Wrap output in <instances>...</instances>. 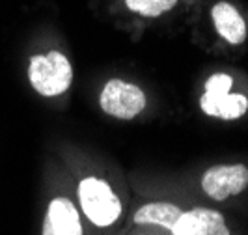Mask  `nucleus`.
Here are the masks:
<instances>
[{"label":"nucleus","mask_w":248,"mask_h":235,"mask_svg":"<svg viewBox=\"0 0 248 235\" xmlns=\"http://www.w3.org/2000/svg\"><path fill=\"white\" fill-rule=\"evenodd\" d=\"M77 198L80 213L97 230L114 228L124 215V205L120 196L114 192L108 181L95 175H88L78 181Z\"/></svg>","instance_id":"obj_1"},{"label":"nucleus","mask_w":248,"mask_h":235,"mask_svg":"<svg viewBox=\"0 0 248 235\" xmlns=\"http://www.w3.org/2000/svg\"><path fill=\"white\" fill-rule=\"evenodd\" d=\"M28 80L32 88L43 97H56L67 92L73 82V65L69 58L49 50L47 54H36L28 63Z\"/></svg>","instance_id":"obj_2"},{"label":"nucleus","mask_w":248,"mask_h":235,"mask_svg":"<svg viewBox=\"0 0 248 235\" xmlns=\"http://www.w3.org/2000/svg\"><path fill=\"white\" fill-rule=\"evenodd\" d=\"M233 78L226 73H215L205 80L200 109L203 114L220 120H237L248 110V99L243 94H232Z\"/></svg>","instance_id":"obj_3"},{"label":"nucleus","mask_w":248,"mask_h":235,"mask_svg":"<svg viewBox=\"0 0 248 235\" xmlns=\"http://www.w3.org/2000/svg\"><path fill=\"white\" fill-rule=\"evenodd\" d=\"M148 99L144 90L122 78H110L99 95V107L105 114L118 120H135L146 109Z\"/></svg>","instance_id":"obj_4"},{"label":"nucleus","mask_w":248,"mask_h":235,"mask_svg":"<svg viewBox=\"0 0 248 235\" xmlns=\"http://www.w3.org/2000/svg\"><path fill=\"white\" fill-rule=\"evenodd\" d=\"M203 192L215 202H224L248 188V166L217 164L202 175Z\"/></svg>","instance_id":"obj_5"},{"label":"nucleus","mask_w":248,"mask_h":235,"mask_svg":"<svg viewBox=\"0 0 248 235\" xmlns=\"http://www.w3.org/2000/svg\"><path fill=\"white\" fill-rule=\"evenodd\" d=\"M41 235H86L82 213L67 196H56L49 202Z\"/></svg>","instance_id":"obj_6"},{"label":"nucleus","mask_w":248,"mask_h":235,"mask_svg":"<svg viewBox=\"0 0 248 235\" xmlns=\"http://www.w3.org/2000/svg\"><path fill=\"white\" fill-rule=\"evenodd\" d=\"M170 235H232V232L220 211L192 207L179 215Z\"/></svg>","instance_id":"obj_7"},{"label":"nucleus","mask_w":248,"mask_h":235,"mask_svg":"<svg viewBox=\"0 0 248 235\" xmlns=\"http://www.w3.org/2000/svg\"><path fill=\"white\" fill-rule=\"evenodd\" d=\"M183 209L170 202H149L140 205L133 215V224L138 228H161L170 232Z\"/></svg>","instance_id":"obj_8"},{"label":"nucleus","mask_w":248,"mask_h":235,"mask_svg":"<svg viewBox=\"0 0 248 235\" xmlns=\"http://www.w3.org/2000/svg\"><path fill=\"white\" fill-rule=\"evenodd\" d=\"M213 23L217 32L220 34V37H224L228 43L232 45H241L247 39V23L245 19L239 15L235 8L228 2H218L213 8Z\"/></svg>","instance_id":"obj_9"},{"label":"nucleus","mask_w":248,"mask_h":235,"mask_svg":"<svg viewBox=\"0 0 248 235\" xmlns=\"http://www.w3.org/2000/svg\"><path fill=\"white\" fill-rule=\"evenodd\" d=\"M177 0H125L131 12L140 13L144 17H159L162 13L170 12Z\"/></svg>","instance_id":"obj_10"},{"label":"nucleus","mask_w":248,"mask_h":235,"mask_svg":"<svg viewBox=\"0 0 248 235\" xmlns=\"http://www.w3.org/2000/svg\"><path fill=\"white\" fill-rule=\"evenodd\" d=\"M133 235H159V234H151V232H144V234H140V232H138V234H133Z\"/></svg>","instance_id":"obj_11"}]
</instances>
